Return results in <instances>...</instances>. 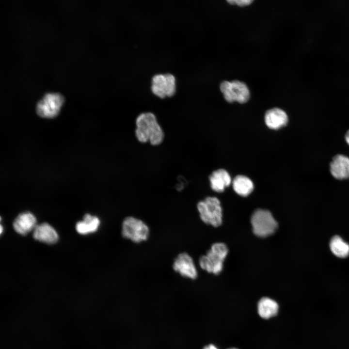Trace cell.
<instances>
[{
	"mask_svg": "<svg viewBox=\"0 0 349 349\" xmlns=\"http://www.w3.org/2000/svg\"><path fill=\"white\" fill-rule=\"evenodd\" d=\"M136 137L141 143L149 142L153 145L162 143L164 134L155 115L151 112L140 114L136 120Z\"/></svg>",
	"mask_w": 349,
	"mask_h": 349,
	"instance_id": "cell-1",
	"label": "cell"
},
{
	"mask_svg": "<svg viewBox=\"0 0 349 349\" xmlns=\"http://www.w3.org/2000/svg\"><path fill=\"white\" fill-rule=\"evenodd\" d=\"M228 252V248L224 243H214L206 255L200 256L199 259V266L209 273L218 274L222 270L223 262Z\"/></svg>",
	"mask_w": 349,
	"mask_h": 349,
	"instance_id": "cell-2",
	"label": "cell"
},
{
	"mask_svg": "<svg viewBox=\"0 0 349 349\" xmlns=\"http://www.w3.org/2000/svg\"><path fill=\"white\" fill-rule=\"evenodd\" d=\"M121 232L124 238L135 243L146 241L150 233L148 225L143 221L132 216L123 220Z\"/></svg>",
	"mask_w": 349,
	"mask_h": 349,
	"instance_id": "cell-3",
	"label": "cell"
},
{
	"mask_svg": "<svg viewBox=\"0 0 349 349\" xmlns=\"http://www.w3.org/2000/svg\"><path fill=\"white\" fill-rule=\"evenodd\" d=\"M251 222L254 233L261 238L267 237L274 233L278 226L271 212L263 209H257L253 212Z\"/></svg>",
	"mask_w": 349,
	"mask_h": 349,
	"instance_id": "cell-4",
	"label": "cell"
},
{
	"mask_svg": "<svg viewBox=\"0 0 349 349\" xmlns=\"http://www.w3.org/2000/svg\"><path fill=\"white\" fill-rule=\"evenodd\" d=\"M200 217L205 223L218 227L222 223V208L220 200L215 197H207L197 205Z\"/></svg>",
	"mask_w": 349,
	"mask_h": 349,
	"instance_id": "cell-5",
	"label": "cell"
},
{
	"mask_svg": "<svg viewBox=\"0 0 349 349\" xmlns=\"http://www.w3.org/2000/svg\"><path fill=\"white\" fill-rule=\"evenodd\" d=\"M63 102L64 98L61 94L46 93L37 104L36 113L43 118H54L59 114Z\"/></svg>",
	"mask_w": 349,
	"mask_h": 349,
	"instance_id": "cell-6",
	"label": "cell"
},
{
	"mask_svg": "<svg viewBox=\"0 0 349 349\" xmlns=\"http://www.w3.org/2000/svg\"><path fill=\"white\" fill-rule=\"evenodd\" d=\"M220 90L224 99L230 103L237 101L244 103L250 98V91L247 85L238 80L222 81L220 85Z\"/></svg>",
	"mask_w": 349,
	"mask_h": 349,
	"instance_id": "cell-7",
	"label": "cell"
},
{
	"mask_svg": "<svg viewBox=\"0 0 349 349\" xmlns=\"http://www.w3.org/2000/svg\"><path fill=\"white\" fill-rule=\"evenodd\" d=\"M151 90L154 94L160 98L171 97L176 91V79L170 73L154 75L151 80Z\"/></svg>",
	"mask_w": 349,
	"mask_h": 349,
	"instance_id": "cell-8",
	"label": "cell"
},
{
	"mask_svg": "<svg viewBox=\"0 0 349 349\" xmlns=\"http://www.w3.org/2000/svg\"><path fill=\"white\" fill-rule=\"evenodd\" d=\"M172 267L183 277L195 279L198 276L196 267L192 257L186 252L179 253L174 260Z\"/></svg>",
	"mask_w": 349,
	"mask_h": 349,
	"instance_id": "cell-9",
	"label": "cell"
},
{
	"mask_svg": "<svg viewBox=\"0 0 349 349\" xmlns=\"http://www.w3.org/2000/svg\"><path fill=\"white\" fill-rule=\"evenodd\" d=\"M330 171L336 179L343 180L349 178V158L338 154L335 155L330 164Z\"/></svg>",
	"mask_w": 349,
	"mask_h": 349,
	"instance_id": "cell-10",
	"label": "cell"
},
{
	"mask_svg": "<svg viewBox=\"0 0 349 349\" xmlns=\"http://www.w3.org/2000/svg\"><path fill=\"white\" fill-rule=\"evenodd\" d=\"M264 119L267 126L272 129H278L286 126L288 121L286 112L278 108L268 110L265 114Z\"/></svg>",
	"mask_w": 349,
	"mask_h": 349,
	"instance_id": "cell-11",
	"label": "cell"
},
{
	"mask_svg": "<svg viewBox=\"0 0 349 349\" xmlns=\"http://www.w3.org/2000/svg\"><path fill=\"white\" fill-rule=\"evenodd\" d=\"M36 223L34 216L30 212H24L19 214L15 220L13 226L18 233L25 235L34 229Z\"/></svg>",
	"mask_w": 349,
	"mask_h": 349,
	"instance_id": "cell-12",
	"label": "cell"
},
{
	"mask_svg": "<svg viewBox=\"0 0 349 349\" xmlns=\"http://www.w3.org/2000/svg\"><path fill=\"white\" fill-rule=\"evenodd\" d=\"M33 237L38 241L48 244L54 243L58 239L57 232L47 223L36 225L33 229Z\"/></svg>",
	"mask_w": 349,
	"mask_h": 349,
	"instance_id": "cell-13",
	"label": "cell"
},
{
	"mask_svg": "<svg viewBox=\"0 0 349 349\" xmlns=\"http://www.w3.org/2000/svg\"><path fill=\"white\" fill-rule=\"evenodd\" d=\"M211 189L215 191L222 192L231 183V178L227 171L220 169L212 172L209 176Z\"/></svg>",
	"mask_w": 349,
	"mask_h": 349,
	"instance_id": "cell-14",
	"label": "cell"
},
{
	"mask_svg": "<svg viewBox=\"0 0 349 349\" xmlns=\"http://www.w3.org/2000/svg\"><path fill=\"white\" fill-rule=\"evenodd\" d=\"M278 309V303L270 298L263 297L258 301V313L263 318L268 319L275 316L277 314Z\"/></svg>",
	"mask_w": 349,
	"mask_h": 349,
	"instance_id": "cell-15",
	"label": "cell"
},
{
	"mask_svg": "<svg viewBox=\"0 0 349 349\" xmlns=\"http://www.w3.org/2000/svg\"><path fill=\"white\" fill-rule=\"evenodd\" d=\"M232 186L234 191L243 197L249 195L254 188L253 181L248 177L243 175H237L232 181Z\"/></svg>",
	"mask_w": 349,
	"mask_h": 349,
	"instance_id": "cell-16",
	"label": "cell"
},
{
	"mask_svg": "<svg viewBox=\"0 0 349 349\" xmlns=\"http://www.w3.org/2000/svg\"><path fill=\"white\" fill-rule=\"evenodd\" d=\"M100 224L98 217L86 214L82 221L78 222L76 226L77 232L81 234H87L97 231Z\"/></svg>",
	"mask_w": 349,
	"mask_h": 349,
	"instance_id": "cell-17",
	"label": "cell"
},
{
	"mask_svg": "<svg viewBox=\"0 0 349 349\" xmlns=\"http://www.w3.org/2000/svg\"><path fill=\"white\" fill-rule=\"evenodd\" d=\"M330 248L338 257L346 258L349 255V244L339 236H334L331 239Z\"/></svg>",
	"mask_w": 349,
	"mask_h": 349,
	"instance_id": "cell-18",
	"label": "cell"
},
{
	"mask_svg": "<svg viewBox=\"0 0 349 349\" xmlns=\"http://www.w3.org/2000/svg\"><path fill=\"white\" fill-rule=\"evenodd\" d=\"M227 1L230 4H237L239 6H245L248 5L252 3L253 0H227Z\"/></svg>",
	"mask_w": 349,
	"mask_h": 349,
	"instance_id": "cell-19",
	"label": "cell"
},
{
	"mask_svg": "<svg viewBox=\"0 0 349 349\" xmlns=\"http://www.w3.org/2000/svg\"><path fill=\"white\" fill-rule=\"evenodd\" d=\"M203 349H218L214 345L210 344L205 346Z\"/></svg>",
	"mask_w": 349,
	"mask_h": 349,
	"instance_id": "cell-20",
	"label": "cell"
},
{
	"mask_svg": "<svg viewBox=\"0 0 349 349\" xmlns=\"http://www.w3.org/2000/svg\"><path fill=\"white\" fill-rule=\"evenodd\" d=\"M345 138L346 143L349 145V130L346 133Z\"/></svg>",
	"mask_w": 349,
	"mask_h": 349,
	"instance_id": "cell-21",
	"label": "cell"
},
{
	"mask_svg": "<svg viewBox=\"0 0 349 349\" xmlns=\"http://www.w3.org/2000/svg\"><path fill=\"white\" fill-rule=\"evenodd\" d=\"M2 226L1 225V227H0V233H2Z\"/></svg>",
	"mask_w": 349,
	"mask_h": 349,
	"instance_id": "cell-22",
	"label": "cell"
},
{
	"mask_svg": "<svg viewBox=\"0 0 349 349\" xmlns=\"http://www.w3.org/2000/svg\"><path fill=\"white\" fill-rule=\"evenodd\" d=\"M238 349L233 348H230V349Z\"/></svg>",
	"mask_w": 349,
	"mask_h": 349,
	"instance_id": "cell-23",
	"label": "cell"
}]
</instances>
